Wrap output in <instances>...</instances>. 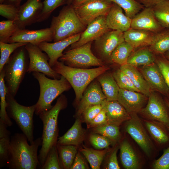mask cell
I'll list each match as a JSON object with an SVG mask.
<instances>
[{"label":"cell","instance_id":"74e56055","mask_svg":"<svg viewBox=\"0 0 169 169\" xmlns=\"http://www.w3.org/2000/svg\"><path fill=\"white\" fill-rule=\"evenodd\" d=\"M115 3L124 11L125 14L132 19L145 7L136 0H108Z\"/></svg>","mask_w":169,"mask_h":169},{"label":"cell","instance_id":"db71d44e","mask_svg":"<svg viewBox=\"0 0 169 169\" xmlns=\"http://www.w3.org/2000/svg\"><path fill=\"white\" fill-rule=\"evenodd\" d=\"M143 5L145 7H153L157 2L158 0H136Z\"/></svg>","mask_w":169,"mask_h":169},{"label":"cell","instance_id":"d4e9b609","mask_svg":"<svg viewBox=\"0 0 169 169\" xmlns=\"http://www.w3.org/2000/svg\"><path fill=\"white\" fill-rule=\"evenodd\" d=\"M130 78L139 92L148 97L152 90L142 74L136 67L128 64L119 68Z\"/></svg>","mask_w":169,"mask_h":169},{"label":"cell","instance_id":"f546056e","mask_svg":"<svg viewBox=\"0 0 169 169\" xmlns=\"http://www.w3.org/2000/svg\"><path fill=\"white\" fill-rule=\"evenodd\" d=\"M8 126L0 121V167L7 166L9 154L10 132Z\"/></svg>","mask_w":169,"mask_h":169},{"label":"cell","instance_id":"816d5d0a","mask_svg":"<svg viewBox=\"0 0 169 169\" xmlns=\"http://www.w3.org/2000/svg\"><path fill=\"white\" fill-rule=\"evenodd\" d=\"M118 149V146L116 147L111 154L107 164L106 169H119V166L117 158V152Z\"/></svg>","mask_w":169,"mask_h":169},{"label":"cell","instance_id":"6f0895ef","mask_svg":"<svg viewBox=\"0 0 169 169\" xmlns=\"http://www.w3.org/2000/svg\"><path fill=\"white\" fill-rule=\"evenodd\" d=\"M163 55L166 59L169 62V50L165 52Z\"/></svg>","mask_w":169,"mask_h":169},{"label":"cell","instance_id":"30bf717a","mask_svg":"<svg viewBox=\"0 0 169 169\" xmlns=\"http://www.w3.org/2000/svg\"><path fill=\"white\" fill-rule=\"evenodd\" d=\"M147 103L139 113L147 120L159 122L169 130V113L165 101L154 91L148 97Z\"/></svg>","mask_w":169,"mask_h":169},{"label":"cell","instance_id":"e0dca14e","mask_svg":"<svg viewBox=\"0 0 169 169\" xmlns=\"http://www.w3.org/2000/svg\"><path fill=\"white\" fill-rule=\"evenodd\" d=\"M139 70L152 91L168 96V88L156 62L142 66Z\"/></svg>","mask_w":169,"mask_h":169},{"label":"cell","instance_id":"4dcf8cb0","mask_svg":"<svg viewBox=\"0 0 169 169\" xmlns=\"http://www.w3.org/2000/svg\"><path fill=\"white\" fill-rule=\"evenodd\" d=\"M148 131L154 140L159 144L166 143L169 141V136L165 126L161 123L150 120H144Z\"/></svg>","mask_w":169,"mask_h":169},{"label":"cell","instance_id":"44dd1931","mask_svg":"<svg viewBox=\"0 0 169 169\" xmlns=\"http://www.w3.org/2000/svg\"><path fill=\"white\" fill-rule=\"evenodd\" d=\"M106 100L101 86L98 81H93L84 90L79 101L77 114L80 115L89 107L102 104Z\"/></svg>","mask_w":169,"mask_h":169},{"label":"cell","instance_id":"52a82bcc","mask_svg":"<svg viewBox=\"0 0 169 169\" xmlns=\"http://www.w3.org/2000/svg\"><path fill=\"white\" fill-rule=\"evenodd\" d=\"M7 111L8 116L16 123L26 136L30 144L34 141L33 116L36 110L35 104L25 106L19 104L14 97L7 95Z\"/></svg>","mask_w":169,"mask_h":169},{"label":"cell","instance_id":"4316f807","mask_svg":"<svg viewBox=\"0 0 169 169\" xmlns=\"http://www.w3.org/2000/svg\"><path fill=\"white\" fill-rule=\"evenodd\" d=\"M107 101L117 100L120 89L112 74L105 72L97 77Z\"/></svg>","mask_w":169,"mask_h":169},{"label":"cell","instance_id":"8d00e7d4","mask_svg":"<svg viewBox=\"0 0 169 169\" xmlns=\"http://www.w3.org/2000/svg\"><path fill=\"white\" fill-rule=\"evenodd\" d=\"M107 149L96 150L85 147L81 148L80 151L89 163L92 169H99L103 159L108 151Z\"/></svg>","mask_w":169,"mask_h":169},{"label":"cell","instance_id":"5bb4252c","mask_svg":"<svg viewBox=\"0 0 169 169\" xmlns=\"http://www.w3.org/2000/svg\"><path fill=\"white\" fill-rule=\"evenodd\" d=\"M53 40V33L49 27L36 30L20 29L9 39L8 43L23 42L38 46L44 42Z\"/></svg>","mask_w":169,"mask_h":169},{"label":"cell","instance_id":"ffe728a7","mask_svg":"<svg viewBox=\"0 0 169 169\" xmlns=\"http://www.w3.org/2000/svg\"><path fill=\"white\" fill-rule=\"evenodd\" d=\"M148 97L140 92L120 89L117 100L130 114L139 113Z\"/></svg>","mask_w":169,"mask_h":169},{"label":"cell","instance_id":"680465c9","mask_svg":"<svg viewBox=\"0 0 169 169\" xmlns=\"http://www.w3.org/2000/svg\"><path fill=\"white\" fill-rule=\"evenodd\" d=\"M165 101L167 106V107L169 110V100H168V99H167L166 98L165 99Z\"/></svg>","mask_w":169,"mask_h":169},{"label":"cell","instance_id":"f5cc1de1","mask_svg":"<svg viewBox=\"0 0 169 169\" xmlns=\"http://www.w3.org/2000/svg\"><path fill=\"white\" fill-rule=\"evenodd\" d=\"M85 162L80 154L78 153L76 155L74 160L71 166V169H87Z\"/></svg>","mask_w":169,"mask_h":169},{"label":"cell","instance_id":"3957f363","mask_svg":"<svg viewBox=\"0 0 169 169\" xmlns=\"http://www.w3.org/2000/svg\"><path fill=\"white\" fill-rule=\"evenodd\" d=\"M66 100L64 95L58 99L55 104L49 110L38 116L43 123L41 147L38 155L41 168L45 161L50 150L57 145L58 135V119L60 111L65 108Z\"/></svg>","mask_w":169,"mask_h":169},{"label":"cell","instance_id":"f1b7e54d","mask_svg":"<svg viewBox=\"0 0 169 169\" xmlns=\"http://www.w3.org/2000/svg\"><path fill=\"white\" fill-rule=\"evenodd\" d=\"M84 133L80 120L77 119L71 128L57 141L58 145H77L83 140Z\"/></svg>","mask_w":169,"mask_h":169},{"label":"cell","instance_id":"2e32d148","mask_svg":"<svg viewBox=\"0 0 169 169\" xmlns=\"http://www.w3.org/2000/svg\"><path fill=\"white\" fill-rule=\"evenodd\" d=\"M106 16H99L90 23L81 33L79 40L70 45V49L79 47L89 42L95 41L110 30L107 25Z\"/></svg>","mask_w":169,"mask_h":169},{"label":"cell","instance_id":"5b68a950","mask_svg":"<svg viewBox=\"0 0 169 169\" xmlns=\"http://www.w3.org/2000/svg\"><path fill=\"white\" fill-rule=\"evenodd\" d=\"M25 46L16 49L12 54L3 69L7 94L15 97L27 72L28 54Z\"/></svg>","mask_w":169,"mask_h":169},{"label":"cell","instance_id":"e575fe53","mask_svg":"<svg viewBox=\"0 0 169 169\" xmlns=\"http://www.w3.org/2000/svg\"><path fill=\"white\" fill-rule=\"evenodd\" d=\"M61 160V165L64 169H70L77 152V148L74 145H56Z\"/></svg>","mask_w":169,"mask_h":169},{"label":"cell","instance_id":"f907efd6","mask_svg":"<svg viewBox=\"0 0 169 169\" xmlns=\"http://www.w3.org/2000/svg\"><path fill=\"white\" fill-rule=\"evenodd\" d=\"M107 117L105 110L102 108L99 113L89 123L91 126H99L107 124Z\"/></svg>","mask_w":169,"mask_h":169},{"label":"cell","instance_id":"9c48e42d","mask_svg":"<svg viewBox=\"0 0 169 169\" xmlns=\"http://www.w3.org/2000/svg\"><path fill=\"white\" fill-rule=\"evenodd\" d=\"M29 59L27 72H38L53 79H59L61 75L55 72L49 64V58L38 46L28 43L25 46Z\"/></svg>","mask_w":169,"mask_h":169},{"label":"cell","instance_id":"bcb514c9","mask_svg":"<svg viewBox=\"0 0 169 169\" xmlns=\"http://www.w3.org/2000/svg\"><path fill=\"white\" fill-rule=\"evenodd\" d=\"M156 57L155 62L158 66L168 88L169 97V62L163 54L158 55Z\"/></svg>","mask_w":169,"mask_h":169},{"label":"cell","instance_id":"d6986e66","mask_svg":"<svg viewBox=\"0 0 169 169\" xmlns=\"http://www.w3.org/2000/svg\"><path fill=\"white\" fill-rule=\"evenodd\" d=\"M81 33L76 34L60 41L50 43L44 42L38 46L49 58V64L52 67L63 55V51L68 47L77 41Z\"/></svg>","mask_w":169,"mask_h":169},{"label":"cell","instance_id":"7bdbcfd3","mask_svg":"<svg viewBox=\"0 0 169 169\" xmlns=\"http://www.w3.org/2000/svg\"><path fill=\"white\" fill-rule=\"evenodd\" d=\"M68 0H44L43 2V8L37 22H41L47 19L52 12L58 7L63 5Z\"/></svg>","mask_w":169,"mask_h":169},{"label":"cell","instance_id":"7402d4cb","mask_svg":"<svg viewBox=\"0 0 169 169\" xmlns=\"http://www.w3.org/2000/svg\"><path fill=\"white\" fill-rule=\"evenodd\" d=\"M122 9L113 3L106 16V23L110 29L124 32L131 28L132 19L124 13Z\"/></svg>","mask_w":169,"mask_h":169},{"label":"cell","instance_id":"7c38bea8","mask_svg":"<svg viewBox=\"0 0 169 169\" xmlns=\"http://www.w3.org/2000/svg\"><path fill=\"white\" fill-rule=\"evenodd\" d=\"M125 41L124 32L110 30L95 41V47L99 59L104 63L111 62L112 53L115 48Z\"/></svg>","mask_w":169,"mask_h":169},{"label":"cell","instance_id":"7a4b0ae2","mask_svg":"<svg viewBox=\"0 0 169 169\" xmlns=\"http://www.w3.org/2000/svg\"><path fill=\"white\" fill-rule=\"evenodd\" d=\"M52 68L69 82L74 91L75 100L77 103L80 101L89 84L109 69L106 65L90 69L73 67L58 61Z\"/></svg>","mask_w":169,"mask_h":169},{"label":"cell","instance_id":"8992f818","mask_svg":"<svg viewBox=\"0 0 169 169\" xmlns=\"http://www.w3.org/2000/svg\"><path fill=\"white\" fill-rule=\"evenodd\" d=\"M87 26L81 22L72 4H67L60 11L58 15L52 18L50 28L56 42L81 33Z\"/></svg>","mask_w":169,"mask_h":169},{"label":"cell","instance_id":"11a10c76","mask_svg":"<svg viewBox=\"0 0 169 169\" xmlns=\"http://www.w3.org/2000/svg\"><path fill=\"white\" fill-rule=\"evenodd\" d=\"M90 0H74L71 4L75 7L84 3Z\"/></svg>","mask_w":169,"mask_h":169},{"label":"cell","instance_id":"b9f144b4","mask_svg":"<svg viewBox=\"0 0 169 169\" xmlns=\"http://www.w3.org/2000/svg\"><path fill=\"white\" fill-rule=\"evenodd\" d=\"M112 75L120 89L139 92L129 77L120 68L115 70Z\"/></svg>","mask_w":169,"mask_h":169},{"label":"cell","instance_id":"7dc6e473","mask_svg":"<svg viewBox=\"0 0 169 169\" xmlns=\"http://www.w3.org/2000/svg\"><path fill=\"white\" fill-rule=\"evenodd\" d=\"M90 141L92 145L98 149L107 148L111 143L109 138L96 134L91 135L90 137Z\"/></svg>","mask_w":169,"mask_h":169},{"label":"cell","instance_id":"6da1fadb","mask_svg":"<svg viewBox=\"0 0 169 169\" xmlns=\"http://www.w3.org/2000/svg\"><path fill=\"white\" fill-rule=\"evenodd\" d=\"M26 136L16 133L11 137L7 166L10 169H36L41 168L38 151L42 139L38 138L29 145Z\"/></svg>","mask_w":169,"mask_h":169},{"label":"cell","instance_id":"ba28073f","mask_svg":"<svg viewBox=\"0 0 169 169\" xmlns=\"http://www.w3.org/2000/svg\"><path fill=\"white\" fill-rule=\"evenodd\" d=\"M92 42L70 49L63 53L59 58V60L68 66L83 69L92 66L101 67L105 65L101 60L92 53L91 50Z\"/></svg>","mask_w":169,"mask_h":169},{"label":"cell","instance_id":"8fae6325","mask_svg":"<svg viewBox=\"0 0 169 169\" xmlns=\"http://www.w3.org/2000/svg\"><path fill=\"white\" fill-rule=\"evenodd\" d=\"M113 4L108 0H90L74 8L81 22L87 26L97 17L106 16Z\"/></svg>","mask_w":169,"mask_h":169},{"label":"cell","instance_id":"484cf974","mask_svg":"<svg viewBox=\"0 0 169 169\" xmlns=\"http://www.w3.org/2000/svg\"><path fill=\"white\" fill-rule=\"evenodd\" d=\"M156 56L149 46L139 48L131 53L129 57L127 64L137 67L145 66L155 62Z\"/></svg>","mask_w":169,"mask_h":169},{"label":"cell","instance_id":"681fc988","mask_svg":"<svg viewBox=\"0 0 169 169\" xmlns=\"http://www.w3.org/2000/svg\"><path fill=\"white\" fill-rule=\"evenodd\" d=\"M102 108L101 104L92 105L87 108L83 113L85 120L89 123L99 113Z\"/></svg>","mask_w":169,"mask_h":169},{"label":"cell","instance_id":"277c9868","mask_svg":"<svg viewBox=\"0 0 169 169\" xmlns=\"http://www.w3.org/2000/svg\"><path fill=\"white\" fill-rule=\"evenodd\" d=\"M33 75L38 81L40 92L38 99L35 104V113L37 115L50 110L53 101L63 92L72 87L63 76L60 79H51L44 74L38 72H33Z\"/></svg>","mask_w":169,"mask_h":169},{"label":"cell","instance_id":"f6af8a7d","mask_svg":"<svg viewBox=\"0 0 169 169\" xmlns=\"http://www.w3.org/2000/svg\"><path fill=\"white\" fill-rule=\"evenodd\" d=\"M19 7L10 4H0V15L8 20L15 21L18 17Z\"/></svg>","mask_w":169,"mask_h":169},{"label":"cell","instance_id":"ab89813d","mask_svg":"<svg viewBox=\"0 0 169 169\" xmlns=\"http://www.w3.org/2000/svg\"><path fill=\"white\" fill-rule=\"evenodd\" d=\"M20 28L13 21L0 22V42L8 43L9 39Z\"/></svg>","mask_w":169,"mask_h":169},{"label":"cell","instance_id":"f35d334b","mask_svg":"<svg viewBox=\"0 0 169 169\" xmlns=\"http://www.w3.org/2000/svg\"><path fill=\"white\" fill-rule=\"evenodd\" d=\"M28 43L16 42L12 43L0 42V72L13 52L18 48L25 46Z\"/></svg>","mask_w":169,"mask_h":169},{"label":"cell","instance_id":"94428289","mask_svg":"<svg viewBox=\"0 0 169 169\" xmlns=\"http://www.w3.org/2000/svg\"><path fill=\"white\" fill-rule=\"evenodd\" d=\"M5 0H0V4L3 3Z\"/></svg>","mask_w":169,"mask_h":169},{"label":"cell","instance_id":"603a6c76","mask_svg":"<svg viewBox=\"0 0 169 169\" xmlns=\"http://www.w3.org/2000/svg\"><path fill=\"white\" fill-rule=\"evenodd\" d=\"M101 105L106 111L107 124L119 125L131 118L130 114L117 100L107 101L105 100Z\"/></svg>","mask_w":169,"mask_h":169},{"label":"cell","instance_id":"83f0119b","mask_svg":"<svg viewBox=\"0 0 169 169\" xmlns=\"http://www.w3.org/2000/svg\"><path fill=\"white\" fill-rule=\"evenodd\" d=\"M120 157L124 167L126 169H136L140 167L137 155L130 143L124 140L120 146Z\"/></svg>","mask_w":169,"mask_h":169},{"label":"cell","instance_id":"d6a6232c","mask_svg":"<svg viewBox=\"0 0 169 169\" xmlns=\"http://www.w3.org/2000/svg\"><path fill=\"white\" fill-rule=\"evenodd\" d=\"M7 89L4 79V73L3 69L0 72V121L8 126H10L12 125L13 122L8 116L7 111Z\"/></svg>","mask_w":169,"mask_h":169},{"label":"cell","instance_id":"9f6ffc18","mask_svg":"<svg viewBox=\"0 0 169 169\" xmlns=\"http://www.w3.org/2000/svg\"><path fill=\"white\" fill-rule=\"evenodd\" d=\"M5 0L7 1L6 4H11L19 7L20 6V3L22 0H5Z\"/></svg>","mask_w":169,"mask_h":169},{"label":"cell","instance_id":"cb8c5ba5","mask_svg":"<svg viewBox=\"0 0 169 169\" xmlns=\"http://www.w3.org/2000/svg\"><path fill=\"white\" fill-rule=\"evenodd\" d=\"M155 33L148 31L130 28L124 32L125 41L134 49L149 46L152 44Z\"/></svg>","mask_w":169,"mask_h":169},{"label":"cell","instance_id":"c3c4849f","mask_svg":"<svg viewBox=\"0 0 169 169\" xmlns=\"http://www.w3.org/2000/svg\"><path fill=\"white\" fill-rule=\"evenodd\" d=\"M153 167L155 169H169V146L162 155L154 161Z\"/></svg>","mask_w":169,"mask_h":169},{"label":"cell","instance_id":"9a60e30c","mask_svg":"<svg viewBox=\"0 0 169 169\" xmlns=\"http://www.w3.org/2000/svg\"><path fill=\"white\" fill-rule=\"evenodd\" d=\"M43 8L41 0H27L20 6L18 17L15 22L20 29L37 22Z\"/></svg>","mask_w":169,"mask_h":169},{"label":"cell","instance_id":"ac0fdd59","mask_svg":"<svg viewBox=\"0 0 169 169\" xmlns=\"http://www.w3.org/2000/svg\"><path fill=\"white\" fill-rule=\"evenodd\" d=\"M131 28L158 33L164 28L157 19L152 8L145 7L132 19Z\"/></svg>","mask_w":169,"mask_h":169},{"label":"cell","instance_id":"60d3db41","mask_svg":"<svg viewBox=\"0 0 169 169\" xmlns=\"http://www.w3.org/2000/svg\"><path fill=\"white\" fill-rule=\"evenodd\" d=\"M119 126L107 123L97 126L94 131L95 133L103 135L111 140L117 141L120 136Z\"/></svg>","mask_w":169,"mask_h":169},{"label":"cell","instance_id":"6125c7cd","mask_svg":"<svg viewBox=\"0 0 169 169\" xmlns=\"http://www.w3.org/2000/svg\"></svg>","mask_w":169,"mask_h":169},{"label":"cell","instance_id":"1f68e13d","mask_svg":"<svg viewBox=\"0 0 169 169\" xmlns=\"http://www.w3.org/2000/svg\"><path fill=\"white\" fill-rule=\"evenodd\" d=\"M149 47L156 55L163 54L169 50V28H164L155 33L154 40Z\"/></svg>","mask_w":169,"mask_h":169},{"label":"cell","instance_id":"91938a15","mask_svg":"<svg viewBox=\"0 0 169 169\" xmlns=\"http://www.w3.org/2000/svg\"><path fill=\"white\" fill-rule=\"evenodd\" d=\"M74 0H68L67 1V4H71L72 2Z\"/></svg>","mask_w":169,"mask_h":169},{"label":"cell","instance_id":"d590c367","mask_svg":"<svg viewBox=\"0 0 169 169\" xmlns=\"http://www.w3.org/2000/svg\"><path fill=\"white\" fill-rule=\"evenodd\" d=\"M152 8L161 25L169 28V0H158Z\"/></svg>","mask_w":169,"mask_h":169},{"label":"cell","instance_id":"4fadbf2b","mask_svg":"<svg viewBox=\"0 0 169 169\" xmlns=\"http://www.w3.org/2000/svg\"><path fill=\"white\" fill-rule=\"evenodd\" d=\"M130 114L131 118L126 121L125 131L146 154L149 156L152 149V142L137 113H132Z\"/></svg>","mask_w":169,"mask_h":169},{"label":"cell","instance_id":"836d02e7","mask_svg":"<svg viewBox=\"0 0 169 169\" xmlns=\"http://www.w3.org/2000/svg\"><path fill=\"white\" fill-rule=\"evenodd\" d=\"M134 49L131 45L124 41L120 44L112 53L111 62L120 66L127 64L128 59Z\"/></svg>","mask_w":169,"mask_h":169},{"label":"cell","instance_id":"ee69618b","mask_svg":"<svg viewBox=\"0 0 169 169\" xmlns=\"http://www.w3.org/2000/svg\"><path fill=\"white\" fill-rule=\"evenodd\" d=\"M61 168L58 156L56 145L54 146L48 152L42 169H60Z\"/></svg>","mask_w":169,"mask_h":169}]
</instances>
